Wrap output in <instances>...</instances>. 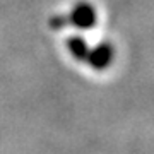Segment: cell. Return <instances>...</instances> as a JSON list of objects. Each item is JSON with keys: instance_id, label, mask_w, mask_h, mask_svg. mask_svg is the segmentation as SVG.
<instances>
[{"instance_id": "6da1fadb", "label": "cell", "mask_w": 154, "mask_h": 154, "mask_svg": "<svg viewBox=\"0 0 154 154\" xmlns=\"http://www.w3.org/2000/svg\"><path fill=\"white\" fill-rule=\"evenodd\" d=\"M98 21V14L94 5L89 2H77L72 7V11L67 16H55L50 19V26L55 29L65 28V26H74L79 29H89L96 26Z\"/></svg>"}, {"instance_id": "7a4b0ae2", "label": "cell", "mask_w": 154, "mask_h": 154, "mask_svg": "<svg viewBox=\"0 0 154 154\" xmlns=\"http://www.w3.org/2000/svg\"><path fill=\"white\" fill-rule=\"evenodd\" d=\"M113 60H115V48H113V45L108 43V41H103V43L89 48L88 58H86L84 63H88L94 70H106V69L111 67Z\"/></svg>"}, {"instance_id": "3957f363", "label": "cell", "mask_w": 154, "mask_h": 154, "mask_svg": "<svg viewBox=\"0 0 154 154\" xmlns=\"http://www.w3.org/2000/svg\"><path fill=\"white\" fill-rule=\"evenodd\" d=\"M67 48H69V53H70L77 62L84 63L86 58H88V53H89V46L88 41L82 38V36H72V38L67 39Z\"/></svg>"}]
</instances>
